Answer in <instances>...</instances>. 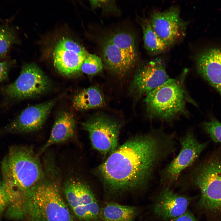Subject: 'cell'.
Listing matches in <instances>:
<instances>
[{
  "label": "cell",
  "mask_w": 221,
  "mask_h": 221,
  "mask_svg": "<svg viewBox=\"0 0 221 221\" xmlns=\"http://www.w3.org/2000/svg\"><path fill=\"white\" fill-rule=\"evenodd\" d=\"M39 156L31 146H17L11 148L3 159L2 181L10 208L24 205L43 177L44 169Z\"/></svg>",
  "instance_id": "cell-2"
},
{
  "label": "cell",
  "mask_w": 221,
  "mask_h": 221,
  "mask_svg": "<svg viewBox=\"0 0 221 221\" xmlns=\"http://www.w3.org/2000/svg\"><path fill=\"white\" fill-rule=\"evenodd\" d=\"M196 65L199 73L221 95V49L213 48L201 52Z\"/></svg>",
  "instance_id": "cell-16"
},
{
  "label": "cell",
  "mask_w": 221,
  "mask_h": 221,
  "mask_svg": "<svg viewBox=\"0 0 221 221\" xmlns=\"http://www.w3.org/2000/svg\"><path fill=\"white\" fill-rule=\"evenodd\" d=\"M189 202L186 197L178 195L166 187L159 193L153 206V211L155 214L160 218L172 219L185 213Z\"/></svg>",
  "instance_id": "cell-15"
},
{
  "label": "cell",
  "mask_w": 221,
  "mask_h": 221,
  "mask_svg": "<svg viewBox=\"0 0 221 221\" xmlns=\"http://www.w3.org/2000/svg\"><path fill=\"white\" fill-rule=\"evenodd\" d=\"M140 24L143 33V40L146 49L152 54H158L165 51L168 47L153 29L149 19L143 18Z\"/></svg>",
  "instance_id": "cell-20"
},
{
  "label": "cell",
  "mask_w": 221,
  "mask_h": 221,
  "mask_svg": "<svg viewBox=\"0 0 221 221\" xmlns=\"http://www.w3.org/2000/svg\"><path fill=\"white\" fill-rule=\"evenodd\" d=\"M13 35L7 30L0 29V55L6 53L14 41Z\"/></svg>",
  "instance_id": "cell-24"
},
{
  "label": "cell",
  "mask_w": 221,
  "mask_h": 221,
  "mask_svg": "<svg viewBox=\"0 0 221 221\" xmlns=\"http://www.w3.org/2000/svg\"><path fill=\"white\" fill-rule=\"evenodd\" d=\"M89 53L82 46L68 38H63L56 45L53 53L54 65L60 72L66 76L81 70Z\"/></svg>",
  "instance_id": "cell-13"
},
{
  "label": "cell",
  "mask_w": 221,
  "mask_h": 221,
  "mask_svg": "<svg viewBox=\"0 0 221 221\" xmlns=\"http://www.w3.org/2000/svg\"><path fill=\"white\" fill-rule=\"evenodd\" d=\"M99 42L103 60L109 70L123 75L134 67L138 54L132 33L123 30L111 32L102 36Z\"/></svg>",
  "instance_id": "cell-6"
},
{
  "label": "cell",
  "mask_w": 221,
  "mask_h": 221,
  "mask_svg": "<svg viewBox=\"0 0 221 221\" xmlns=\"http://www.w3.org/2000/svg\"><path fill=\"white\" fill-rule=\"evenodd\" d=\"M93 9L100 8L104 11L118 14L120 13L115 1L90 0L89 1Z\"/></svg>",
  "instance_id": "cell-23"
},
{
  "label": "cell",
  "mask_w": 221,
  "mask_h": 221,
  "mask_svg": "<svg viewBox=\"0 0 221 221\" xmlns=\"http://www.w3.org/2000/svg\"><path fill=\"white\" fill-rule=\"evenodd\" d=\"M188 174L200 191L199 206L209 221H221V151L209 155Z\"/></svg>",
  "instance_id": "cell-5"
},
{
  "label": "cell",
  "mask_w": 221,
  "mask_h": 221,
  "mask_svg": "<svg viewBox=\"0 0 221 221\" xmlns=\"http://www.w3.org/2000/svg\"><path fill=\"white\" fill-rule=\"evenodd\" d=\"M103 97L100 90L95 87H91L80 91L74 97L72 105L76 109L86 110L103 106Z\"/></svg>",
  "instance_id": "cell-19"
},
{
  "label": "cell",
  "mask_w": 221,
  "mask_h": 221,
  "mask_svg": "<svg viewBox=\"0 0 221 221\" xmlns=\"http://www.w3.org/2000/svg\"><path fill=\"white\" fill-rule=\"evenodd\" d=\"M138 211L135 207L110 203L100 209L99 217L103 221H134Z\"/></svg>",
  "instance_id": "cell-18"
},
{
  "label": "cell",
  "mask_w": 221,
  "mask_h": 221,
  "mask_svg": "<svg viewBox=\"0 0 221 221\" xmlns=\"http://www.w3.org/2000/svg\"><path fill=\"white\" fill-rule=\"evenodd\" d=\"M63 192L75 216L83 221H96L100 209L97 200L90 188L85 183L70 178L65 182Z\"/></svg>",
  "instance_id": "cell-7"
},
{
  "label": "cell",
  "mask_w": 221,
  "mask_h": 221,
  "mask_svg": "<svg viewBox=\"0 0 221 221\" xmlns=\"http://www.w3.org/2000/svg\"><path fill=\"white\" fill-rule=\"evenodd\" d=\"M149 20L154 30L168 47L174 44L185 34L187 22L181 18L179 10L176 7L155 12Z\"/></svg>",
  "instance_id": "cell-12"
},
{
  "label": "cell",
  "mask_w": 221,
  "mask_h": 221,
  "mask_svg": "<svg viewBox=\"0 0 221 221\" xmlns=\"http://www.w3.org/2000/svg\"><path fill=\"white\" fill-rule=\"evenodd\" d=\"M51 101L29 107L13 122L10 128L19 133H31L41 128L53 105Z\"/></svg>",
  "instance_id": "cell-14"
},
{
  "label": "cell",
  "mask_w": 221,
  "mask_h": 221,
  "mask_svg": "<svg viewBox=\"0 0 221 221\" xmlns=\"http://www.w3.org/2000/svg\"><path fill=\"white\" fill-rule=\"evenodd\" d=\"M50 86L48 77L39 67L31 63L22 67L17 78L6 87L4 92L10 98L22 99L40 95Z\"/></svg>",
  "instance_id": "cell-10"
},
{
  "label": "cell",
  "mask_w": 221,
  "mask_h": 221,
  "mask_svg": "<svg viewBox=\"0 0 221 221\" xmlns=\"http://www.w3.org/2000/svg\"><path fill=\"white\" fill-rule=\"evenodd\" d=\"M188 70L184 69L176 78L169 79L149 93L144 100L150 119L171 122L182 116L189 115L187 106H197L185 86Z\"/></svg>",
  "instance_id": "cell-4"
},
{
  "label": "cell",
  "mask_w": 221,
  "mask_h": 221,
  "mask_svg": "<svg viewBox=\"0 0 221 221\" xmlns=\"http://www.w3.org/2000/svg\"><path fill=\"white\" fill-rule=\"evenodd\" d=\"M179 141V153L160 172L161 182L167 186L176 182L183 171L196 162L207 145V142H199L191 131L181 137Z\"/></svg>",
  "instance_id": "cell-8"
},
{
  "label": "cell",
  "mask_w": 221,
  "mask_h": 221,
  "mask_svg": "<svg viewBox=\"0 0 221 221\" xmlns=\"http://www.w3.org/2000/svg\"><path fill=\"white\" fill-rule=\"evenodd\" d=\"M170 79L165 62L160 59H153L139 68L133 80L131 91L138 100Z\"/></svg>",
  "instance_id": "cell-11"
},
{
  "label": "cell",
  "mask_w": 221,
  "mask_h": 221,
  "mask_svg": "<svg viewBox=\"0 0 221 221\" xmlns=\"http://www.w3.org/2000/svg\"><path fill=\"white\" fill-rule=\"evenodd\" d=\"M43 177L32 189L29 212L34 211L40 221H73L61 194V173L53 155L44 157Z\"/></svg>",
  "instance_id": "cell-3"
},
{
  "label": "cell",
  "mask_w": 221,
  "mask_h": 221,
  "mask_svg": "<svg viewBox=\"0 0 221 221\" xmlns=\"http://www.w3.org/2000/svg\"><path fill=\"white\" fill-rule=\"evenodd\" d=\"M103 68L101 59L95 54H89L84 60L81 70L86 74L94 75L102 71Z\"/></svg>",
  "instance_id": "cell-21"
},
{
  "label": "cell",
  "mask_w": 221,
  "mask_h": 221,
  "mask_svg": "<svg viewBox=\"0 0 221 221\" xmlns=\"http://www.w3.org/2000/svg\"><path fill=\"white\" fill-rule=\"evenodd\" d=\"M88 133L93 147L103 154L114 152L118 147L120 123L103 115L94 116L82 123Z\"/></svg>",
  "instance_id": "cell-9"
},
{
  "label": "cell",
  "mask_w": 221,
  "mask_h": 221,
  "mask_svg": "<svg viewBox=\"0 0 221 221\" xmlns=\"http://www.w3.org/2000/svg\"><path fill=\"white\" fill-rule=\"evenodd\" d=\"M171 221H198L195 217L187 211L183 214L171 219Z\"/></svg>",
  "instance_id": "cell-26"
},
{
  "label": "cell",
  "mask_w": 221,
  "mask_h": 221,
  "mask_svg": "<svg viewBox=\"0 0 221 221\" xmlns=\"http://www.w3.org/2000/svg\"><path fill=\"white\" fill-rule=\"evenodd\" d=\"M8 199L2 180H0V221L8 204Z\"/></svg>",
  "instance_id": "cell-25"
},
{
  "label": "cell",
  "mask_w": 221,
  "mask_h": 221,
  "mask_svg": "<svg viewBox=\"0 0 221 221\" xmlns=\"http://www.w3.org/2000/svg\"><path fill=\"white\" fill-rule=\"evenodd\" d=\"M75 122L71 113L63 111L57 116L48 139L40 149L39 155L50 146L60 143L71 138L75 132Z\"/></svg>",
  "instance_id": "cell-17"
},
{
  "label": "cell",
  "mask_w": 221,
  "mask_h": 221,
  "mask_svg": "<svg viewBox=\"0 0 221 221\" xmlns=\"http://www.w3.org/2000/svg\"><path fill=\"white\" fill-rule=\"evenodd\" d=\"M9 66L7 62H0V83L7 77Z\"/></svg>",
  "instance_id": "cell-27"
},
{
  "label": "cell",
  "mask_w": 221,
  "mask_h": 221,
  "mask_svg": "<svg viewBox=\"0 0 221 221\" xmlns=\"http://www.w3.org/2000/svg\"><path fill=\"white\" fill-rule=\"evenodd\" d=\"M203 126L206 133L214 142L221 143V122L215 118L204 122Z\"/></svg>",
  "instance_id": "cell-22"
},
{
  "label": "cell",
  "mask_w": 221,
  "mask_h": 221,
  "mask_svg": "<svg viewBox=\"0 0 221 221\" xmlns=\"http://www.w3.org/2000/svg\"><path fill=\"white\" fill-rule=\"evenodd\" d=\"M174 133L162 128L137 136L118 147L99 167L103 181L115 193L146 187L157 168L176 149Z\"/></svg>",
  "instance_id": "cell-1"
}]
</instances>
